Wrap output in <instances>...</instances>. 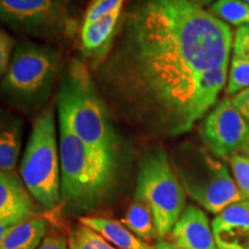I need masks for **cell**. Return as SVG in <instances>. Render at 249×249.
I'll list each match as a JSON object with an SVG mask.
<instances>
[{
	"label": "cell",
	"mask_w": 249,
	"mask_h": 249,
	"mask_svg": "<svg viewBox=\"0 0 249 249\" xmlns=\"http://www.w3.org/2000/svg\"><path fill=\"white\" fill-rule=\"evenodd\" d=\"M48 232V222L34 217L9 229L0 230V249H37Z\"/></svg>",
	"instance_id": "5bb4252c"
},
{
	"label": "cell",
	"mask_w": 249,
	"mask_h": 249,
	"mask_svg": "<svg viewBox=\"0 0 249 249\" xmlns=\"http://www.w3.org/2000/svg\"><path fill=\"white\" fill-rule=\"evenodd\" d=\"M21 150V123L15 118L2 117L0 132V170L13 172Z\"/></svg>",
	"instance_id": "2e32d148"
},
{
	"label": "cell",
	"mask_w": 249,
	"mask_h": 249,
	"mask_svg": "<svg viewBox=\"0 0 249 249\" xmlns=\"http://www.w3.org/2000/svg\"><path fill=\"white\" fill-rule=\"evenodd\" d=\"M170 238L181 249H218L207 213L195 205H187Z\"/></svg>",
	"instance_id": "7c38bea8"
},
{
	"label": "cell",
	"mask_w": 249,
	"mask_h": 249,
	"mask_svg": "<svg viewBox=\"0 0 249 249\" xmlns=\"http://www.w3.org/2000/svg\"><path fill=\"white\" fill-rule=\"evenodd\" d=\"M195 1L197 2V4H200L201 6H203V5L209 4V2H211V1H213V0H195Z\"/></svg>",
	"instance_id": "f1b7e54d"
},
{
	"label": "cell",
	"mask_w": 249,
	"mask_h": 249,
	"mask_svg": "<svg viewBox=\"0 0 249 249\" xmlns=\"http://www.w3.org/2000/svg\"><path fill=\"white\" fill-rule=\"evenodd\" d=\"M0 17L13 30L45 40L71 38L77 28L71 0H0Z\"/></svg>",
	"instance_id": "ba28073f"
},
{
	"label": "cell",
	"mask_w": 249,
	"mask_h": 249,
	"mask_svg": "<svg viewBox=\"0 0 249 249\" xmlns=\"http://www.w3.org/2000/svg\"><path fill=\"white\" fill-rule=\"evenodd\" d=\"M235 107L240 112L241 116L249 123V89L239 92L232 98Z\"/></svg>",
	"instance_id": "484cf974"
},
{
	"label": "cell",
	"mask_w": 249,
	"mask_h": 249,
	"mask_svg": "<svg viewBox=\"0 0 249 249\" xmlns=\"http://www.w3.org/2000/svg\"><path fill=\"white\" fill-rule=\"evenodd\" d=\"M246 89H249V60L233 57L227 82V93L235 96Z\"/></svg>",
	"instance_id": "ffe728a7"
},
{
	"label": "cell",
	"mask_w": 249,
	"mask_h": 249,
	"mask_svg": "<svg viewBox=\"0 0 249 249\" xmlns=\"http://www.w3.org/2000/svg\"><path fill=\"white\" fill-rule=\"evenodd\" d=\"M232 177L238 186L239 191L249 200V157L245 155L235 154L230 158Z\"/></svg>",
	"instance_id": "44dd1931"
},
{
	"label": "cell",
	"mask_w": 249,
	"mask_h": 249,
	"mask_svg": "<svg viewBox=\"0 0 249 249\" xmlns=\"http://www.w3.org/2000/svg\"><path fill=\"white\" fill-rule=\"evenodd\" d=\"M59 123L90 147L118 156L120 143L107 103L82 62L73 60L61 79L58 93Z\"/></svg>",
	"instance_id": "3957f363"
},
{
	"label": "cell",
	"mask_w": 249,
	"mask_h": 249,
	"mask_svg": "<svg viewBox=\"0 0 249 249\" xmlns=\"http://www.w3.org/2000/svg\"><path fill=\"white\" fill-rule=\"evenodd\" d=\"M155 247L156 249H181L176 244H173L172 241H167V240L158 241L157 244L155 245Z\"/></svg>",
	"instance_id": "4316f807"
},
{
	"label": "cell",
	"mask_w": 249,
	"mask_h": 249,
	"mask_svg": "<svg viewBox=\"0 0 249 249\" xmlns=\"http://www.w3.org/2000/svg\"><path fill=\"white\" fill-rule=\"evenodd\" d=\"M121 17V8L105 15L89 24H83L81 30V43L88 55L103 60L107 54L117 26ZM99 61V62H101Z\"/></svg>",
	"instance_id": "4fadbf2b"
},
{
	"label": "cell",
	"mask_w": 249,
	"mask_h": 249,
	"mask_svg": "<svg viewBox=\"0 0 249 249\" xmlns=\"http://www.w3.org/2000/svg\"><path fill=\"white\" fill-rule=\"evenodd\" d=\"M33 197L14 172L0 173V230L36 217Z\"/></svg>",
	"instance_id": "30bf717a"
},
{
	"label": "cell",
	"mask_w": 249,
	"mask_h": 249,
	"mask_svg": "<svg viewBox=\"0 0 249 249\" xmlns=\"http://www.w3.org/2000/svg\"><path fill=\"white\" fill-rule=\"evenodd\" d=\"M170 160L186 194L204 210L218 214L232 203L246 200L226 165L208 149L181 145Z\"/></svg>",
	"instance_id": "277c9868"
},
{
	"label": "cell",
	"mask_w": 249,
	"mask_h": 249,
	"mask_svg": "<svg viewBox=\"0 0 249 249\" xmlns=\"http://www.w3.org/2000/svg\"><path fill=\"white\" fill-rule=\"evenodd\" d=\"M205 148L219 160H230L240 152L249 136V123L231 98L218 103L200 127Z\"/></svg>",
	"instance_id": "9c48e42d"
},
{
	"label": "cell",
	"mask_w": 249,
	"mask_h": 249,
	"mask_svg": "<svg viewBox=\"0 0 249 249\" xmlns=\"http://www.w3.org/2000/svg\"><path fill=\"white\" fill-rule=\"evenodd\" d=\"M218 249H249V200L232 203L211 222Z\"/></svg>",
	"instance_id": "8fae6325"
},
{
	"label": "cell",
	"mask_w": 249,
	"mask_h": 249,
	"mask_svg": "<svg viewBox=\"0 0 249 249\" xmlns=\"http://www.w3.org/2000/svg\"><path fill=\"white\" fill-rule=\"evenodd\" d=\"M210 13L234 26H249V4L244 0H216L210 6Z\"/></svg>",
	"instance_id": "ac0fdd59"
},
{
	"label": "cell",
	"mask_w": 249,
	"mask_h": 249,
	"mask_svg": "<svg viewBox=\"0 0 249 249\" xmlns=\"http://www.w3.org/2000/svg\"><path fill=\"white\" fill-rule=\"evenodd\" d=\"M60 126L61 203L70 213H85L110 197L118 180V156L98 150Z\"/></svg>",
	"instance_id": "7a4b0ae2"
},
{
	"label": "cell",
	"mask_w": 249,
	"mask_h": 249,
	"mask_svg": "<svg viewBox=\"0 0 249 249\" xmlns=\"http://www.w3.org/2000/svg\"><path fill=\"white\" fill-rule=\"evenodd\" d=\"M80 223L99 233L118 249H156L155 246L138 238L118 220L97 216H82Z\"/></svg>",
	"instance_id": "9a60e30c"
},
{
	"label": "cell",
	"mask_w": 249,
	"mask_h": 249,
	"mask_svg": "<svg viewBox=\"0 0 249 249\" xmlns=\"http://www.w3.org/2000/svg\"><path fill=\"white\" fill-rule=\"evenodd\" d=\"M15 48V40L8 33L1 30L0 33V73L7 71L11 64V54Z\"/></svg>",
	"instance_id": "cb8c5ba5"
},
{
	"label": "cell",
	"mask_w": 249,
	"mask_h": 249,
	"mask_svg": "<svg viewBox=\"0 0 249 249\" xmlns=\"http://www.w3.org/2000/svg\"><path fill=\"white\" fill-rule=\"evenodd\" d=\"M240 152L241 154H244L245 156H247V157H249V136L248 139L246 140L245 144L242 145V148L240 149Z\"/></svg>",
	"instance_id": "83f0119b"
},
{
	"label": "cell",
	"mask_w": 249,
	"mask_h": 249,
	"mask_svg": "<svg viewBox=\"0 0 249 249\" xmlns=\"http://www.w3.org/2000/svg\"><path fill=\"white\" fill-rule=\"evenodd\" d=\"M120 222L143 241L149 242L160 239L154 213L144 202L134 201Z\"/></svg>",
	"instance_id": "e0dca14e"
},
{
	"label": "cell",
	"mask_w": 249,
	"mask_h": 249,
	"mask_svg": "<svg viewBox=\"0 0 249 249\" xmlns=\"http://www.w3.org/2000/svg\"><path fill=\"white\" fill-rule=\"evenodd\" d=\"M244 1H246V2H248V4H249V0H244Z\"/></svg>",
	"instance_id": "f546056e"
},
{
	"label": "cell",
	"mask_w": 249,
	"mask_h": 249,
	"mask_svg": "<svg viewBox=\"0 0 249 249\" xmlns=\"http://www.w3.org/2000/svg\"><path fill=\"white\" fill-rule=\"evenodd\" d=\"M37 249H70L68 240L61 234L46 235Z\"/></svg>",
	"instance_id": "d4e9b609"
},
{
	"label": "cell",
	"mask_w": 249,
	"mask_h": 249,
	"mask_svg": "<svg viewBox=\"0 0 249 249\" xmlns=\"http://www.w3.org/2000/svg\"><path fill=\"white\" fill-rule=\"evenodd\" d=\"M124 0H95L87 9L83 24H89L99 20L113 11L123 8Z\"/></svg>",
	"instance_id": "7402d4cb"
},
{
	"label": "cell",
	"mask_w": 249,
	"mask_h": 249,
	"mask_svg": "<svg viewBox=\"0 0 249 249\" xmlns=\"http://www.w3.org/2000/svg\"><path fill=\"white\" fill-rule=\"evenodd\" d=\"M67 240L70 249H118L104 236L82 223L71 230Z\"/></svg>",
	"instance_id": "d6986e66"
},
{
	"label": "cell",
	"mask_w": 249,
	"mask_h": 249,
	"mask_svg": "<svg viewBox=\"0 0 249 249\" xmlns=\"http://www.w3.org/2000/svg\"><path fill=\"white\" fill-rule=\"evenodd\" d=\"M20 172L28 191L39 204L53 210L61 203L60 155L52 107L39 113L34 123Z\"/></svg>",
	"instance_id": "5b68a950"
},
{
	"label": "cell",
	"mask_w": 249,
	"mask_h": 249,
	"mask_svg": "<svg viewBox=\"0 0 249 249\" xmlns=\"http://www.w3.org/2000/svg\"><path fill=\"white\" fill-rule=\"evenodd\" d=\"M233 57L249 60V26L239 27L233 40Z\"/></svg>",
	"instance_id": "603a6c76"
},
{
	"label": "cell",
	"mask_w": 249,
	"mask_h": 249,
	"mask_svg": "<svg viewBox=\"0 0 249 249\" xmlns=\"http://www.w3.org/2000/svg\"><path fill=\"white\" fill-rule=\"evenodd\" d=\"M59 55L49 46L21 42L2 80V92L21 105L46 98L59 73Z\"/></svg>",
	"instance_id": "52a82bcc"
},
{
	"label": "cell",
	"mask_w": 249,
	"mask_h": 249,
	"mask_svg": "<svg viewBox=\"0 0 249 249\" xmlns=\"http://www.w3.org/2000/svg\"><path fill=\"white\" fill-rule=\"evenodd\" d=\"M231 28L195 0H133L121 14L99 86L142 133L189 132L226 83Z\"/></svg>",
	"instance_id": "6da1fadb"
},
{
	"label": "cell",
	"mask_w": 249,
	"mask_h": 249,
	"mask_svg": "<svg viewBox=\"0 0 249 249\" xmlns=\"http://www.w3.org/2000/svg\"><path fill=\"white\" fill-rule=\"evenodd\" d=\"M186 193L164 149L143 156L140 163L135 201L144 202L152 210L160 240H166L186 209Z\"/></svg>",
	"instance_id": "8992f818"
}]
</instances>
